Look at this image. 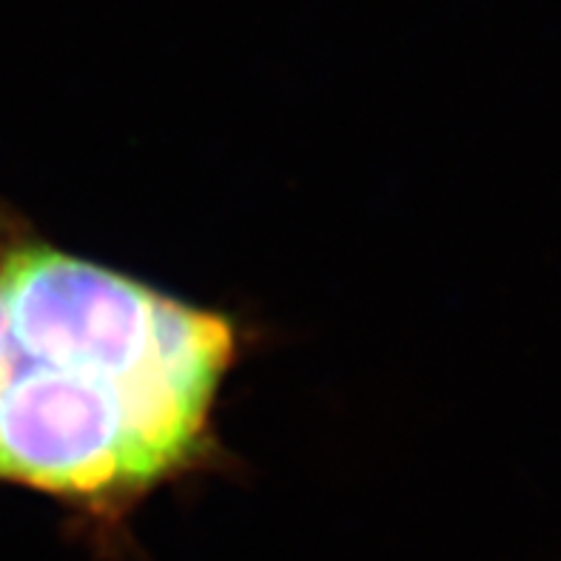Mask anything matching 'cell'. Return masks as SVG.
Returning a JSON list of instances; mask_svg holds the SVG:
<instances>
[{"label": "cell", "mask_w": 561, "mask_h": 561, "mask_svg": "<svg viewBox=\"0 0 561 561\" xmlns=\"http://www.w3.org/2000/svg\"><path fill=\"white\" fill-rule=\"evenodd\" d=\"M249 336L0 220V484L57 502L98 559L135 556L154 493L231 468L217 413Z\"/></svg>", "instance_id": "obj_1"}]
</instances>
